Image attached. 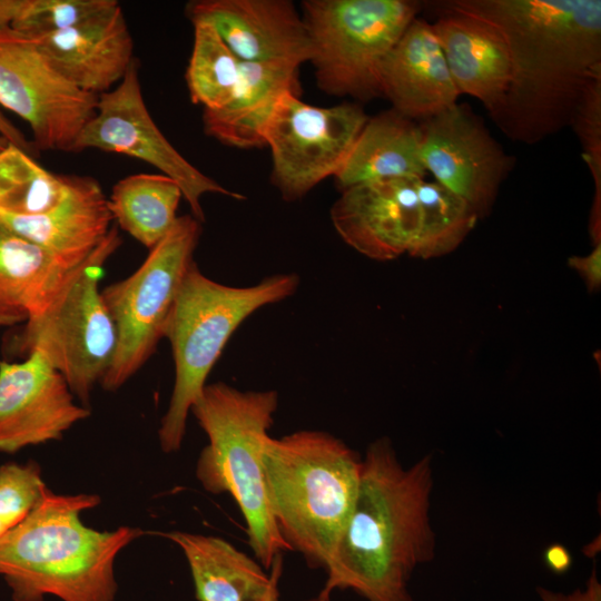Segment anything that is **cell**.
<instances>
[{
	"label": "cell",
	"mask_w": 601,
	"mask_h": 601,
	"mask_svg": "<svg viewBox=\"0 0 601 601\" xmlns=\"http://www.w3.org/2000/svg\"><path fill=\"white\" fill-rule=\"evenodd\" d=\"M444 7L497 24L512 75L489 112L511 140L533 145L572 122L589 87L601 79L600 0H450Z\"/></svg>",
	"instance_id": "cell-1"
},
{
	"label": "cell",
	"mask_w": 601,
	"mask_h": 601,
	"mask_svg": "<svg viewBox=\"0 0 601 601\" xmlns=\"http://www.w3.org/2000/svg\"><path fill=\"white\" fill-rule=\"evenodd\" d=\"M432 489L430 454L405 467L388 437L372 442L351 516L325 570V588L353 590L367 601H412L414 570L435 555Z\"/></svg>",
	"instance_id": "cell-2"
},
{
	"label": "cell",
	"mask_w": 601,
	"mask_h": 601,
	"mask_svg": "<svg viewBox=\"0 0 601 601\" xmlns=\"http://www.w3.org/2000/svg\"><path fill=\"white\" fill-rule=\"evenodd\" d=\"M96 494H56L0 538V578L13 601H115L117 555L142 534L138 528L98 531L80 514L96 508Z\"/></svg>",
	"instance_id": "cell-3"
},
{
	"label": "cell",
	"mask_w": 601,
	"mask_h": 601,
	"mask_svg": "<svg viewBox=\"0 0 601 601\" xmlns=\"http://www.w3.org/2000/svg\"><path fill=\"white\" fill-rule=\"evenodd\" d=\"M263 467L282 538L311 568L326 570L356 500L362 457L328 432L303 430L269 436Z\"/></svg>",
	"instance_id": "cell-4"
},
{
	"label": "cell",
	"mask_w": 601,
	"mask_h": 601,
	"mask_svg": "<svg viewBox=\"0 0 601 601\" xmlns=\"http://www.w3.org/2000/svg\"><path fill=\"white\" fill-rule=\"evenodd\" d=\"M278 406V393L240 391L224 382L206 384L190 412L208 437L196 476L210 493H229L246 523L248 544L265 569L292 551L268 501L263 452Z\"/></svg>",
	"instance_id": "cell-5"
},
{
	"label": "cell",
	"mask_w": 601,
	"mask_h": 601,
	"mask_svg": "<svg viewBox=\"0 0 601 601\" xmlns=\"http://www.w3.org/2000/svg\"><path fill=\"white\" fill-rule=\"evenodd\" d=\"M298 286L295 273L274 274L248 287L228 286L205 276L195 260L190 264L164 331L175 364L170 402L158 430L165 453L180 449L188 414L234 332L254 312L286 299Z\"/></svg>",
	"instance_id": "cell-6"
},
{
	"label": "cell",
	"mask_w": 601,
	"mask_h": 601,
	"mask_svg": "<svg viewBox=\"0 0 601 601\" xmlns=\"http://www.w3.org/2000/svg\"><path fill=\"white\" fill-rule=\"evenodd\" d=\"M116 226L77 266L48 305L24 322L10 347L18 355L40 353L65 377L75 397L87 404L116 351V328L99 289L104 266L119 248Z\"/></svg>",
	"instance_id": "cell-7"
},
{
	"label": "cell",
	"mask_w": 601,
	"mask_h": 601,
	"mask_svg": "<svg viewBox=\"0 0 601 601\" xmlns=\"http://www.w3.org/2000/svg\"><path fill=\"white\" fill-rule=\"evenodd\" d=\"M422 4L410 0H305L317 87L368 101L382 93L384 62Z\"/></svg>",
	"instance_id": "cell-8"
},
{
	"label": "cell",
	"mask_w": 601,
	"mask_h": 601,
	"mask_svg": "<svg viewBox=\"0 0 601 601\" xmlns=\"http://www.w3.org/2000/svg\"><path fill=\"white\" fill-rule=\"evenodd\" d=\"M200 224L191 215L178 217L134 274L101 290L117 337L112 361L100 382L104 390H118L155 353L184 276L194 262Z\"/></svg>",
	"instance_id": "cell-9"
},
{
	"label": "cell",
	"mask_w": 601,
	"mask_h": 601,
	"mask_svg": "<svg viewBox=\"0 0 601 601\" xmlns=\"http://www.w3.org/2000/svg\"><path fill=\"white\" fill-rule=\"evenodd\" d=\"M368 120L358 104L316 107L287 92L264 132L272 152L270 181L285 201H296L335 176Z\"/></svg>",
	"instance_id": "cell-10"
},
{
	"label": "cell",
	"mask_w": 601,
	"mask_h": 601,
	"mask_svg": "<svg viewBox=\"0 0 601 601\" xmlns=\"http://www.w3.org/2000/svg\"><path fill=\"white\" fill-rule=\"evenodd\" d=\"M97 101L52 67L33 37L0 28V105L29 125L36 150L75 152Z\"/></svg>",
	"instance_id": "cell-11"
},
{
	"label": "cell",
	"mask_w": 601,
	"mask_h": 601,
	"mask_svg": "<svg viewBox=\"0 0 601 601\" xmlns=\"http://www.w3.org/2000/svg\"><path fill=\"white\" fill-rule=\"evenodd\" d=\"M88 148L140 159L173 178L200 223L205 220L204 195L245 199L198 170L162 135L146 107L136 59L115 88L98 96L95 115L81 130L75 152Z\"/></svg>",
	"instance_id": "cell-12"
},
{
	"label": "cell",
	"mask_w": 601,
	"mask_h": 601,
	"mask_svg": "<svg viewBox=\"0 0 601 601\" xmlns=\"http://www.w3.org/2000/svg\"><path fill=\"white\" fill-rule=\"evenodd\" d=\"M421 157L435 181L486 216L514 166L482 119L467 106L452 107L418 124Z\"/></svg>",
	"instance_id": "cell-13"
},
{
	"label": "cell",
	"mask_w": 601,
	"mask_h": 601,
	"mask_svg": "<svg viewBox=\"0 0 601 601\" xmlns=\"http://www.w3.org/2000/svg\"><path fill=\"white\" fill-rule=\"evenodd\" d=\"M90 411L75 402L65 377L38 352L0 362V452L60 440Z\"/></svg>",
	"instance_id": "cell-14"
},
{
	"label": "cell",
	"mask_w": 601,
	"mask_h": 601,
	"mask_svg": "<svg viewBox=\"0 0 601 601\" xmlns=\"http://www.w3.org/2000/svg\"><path fill=\"white\" fill-rule=\"evenodd\" d=\"M418 179L375 180L342 190L331 208L339 237L375 260L408 254L420 227Z\"/></svg>",
	"instance_id": "cell-15"
},
{
	"label": "cell",
	"mask_w": 601,
	"mask_h": 601,
	"mask_svg": "<svg viewBox=\"0 0 601 601\" xmlns=\"http://www.w3.org/2000/svg\"><path fill=\"white\" fill-rule=\"evenodd\" d=\"M191 23L214 27L242 62L283 61L300 66L309 60L305 23L288 0H197L186 6Z\"/></svg>",
	"instance_id": "cell-16"
},
{
	"label": "cell",
	"mask_w": 601,
	"mask_h": 601,
	"mask_svg": "<svg viewBox=\"0 0 601 601\" xmlns=\"http://www.w3.org/2000/svg\"><path fill=\"white\" fill-rule=\"evenodd\" d=\"M31 37L66 80L97 96L119 83L135 60L119 3L71 28Z\"/></svg>",
	"instance_id": "cell-17"
},
{
	"label": "cell",
	"mask_w": 601,
	"mask_h": 601,
	"mask_svg": "<svg viewBox=\"0 0 601 601\" xmlns=\"http://www.w3.org/2000/svg\"><path fill=\"white\" fill-rule=\"evenodd\" d=\"M439 11L432 23L460 95L480 100L487 112L503 99L512 75L509 41L492 21L467 12L431 4Z\"/></svg>",
	"instance_id": "cell-18"
},
{
	"label": "cell",
	"mask_w": 601,
	"mask_h": 601,
	"mask_svg": "<svg viewBox=\"0 0 601 601\" xmlns=\"http://www.w3.org/2000/svg\"><path fill=\"white\" fill-rule=\"evenodd\" d=\"M382 93L410 119H426L457 104L460 92L432 23L415 18L387 56Z\"/></svg>",
	"instance_id": "cell-19"
},
{
	"label": "cell",
	"mask_w": 601,
	"mask_h": 601,
	"mask_svg": "<svg viewBox=\"0 0 601 601\" xmlns=\"http://www.w3.org/2000/svg\"><path fill=\"white\" fill-rule=\"evenodd\" d=\"M112 220L97 180L69 175L63 199L51 210L36 216L0 211V221L26 239L41 246L71 267L80 265L101 243Z\"/></svg>",
	"instance_id": "cell-20"
},
{
	"label": "cell",
	"mask_w": 601,
	"mask_h": 601,
	"mask_svg": "<svg viewBox=\"0 0 601 601\" xmlns=\"http://www.w3.org/2000/svg\"><path fill=\"white\" fill-rule=\"evenodd\" d=\"M298 65L283 61L242 62L239 81L220 109L204 110L207 136L235 148H262L266 126L280 98L302 96Z\"/></svg>",
	"instance_id": "cell-21"
},
{
	"label": "cell",
	"mask_w": 601,
	"mask_h": 601,
	"mask_svg": "<svg viewBox=\"0 0 601 601\" xmlns=\"http://www.w3.org/2000/svg\"><path fill=\"white\" fill-rule=\"evenodd\" d=\"M164 536L183 551L198 601H278L282 559L267 574L258 562L221 538L180 531Z\"/></svg>",
	"instance_id": "cell-22"
},
{
	"label": "cell",
	"mask_w": 601,
	"mask_h": 601,
	"mask_svg": "<svg viewBox=\"0 0 601 601\" xmlns=\"http://www.w3.org/2000/svg\"><path fill=\"white\" fill-rule=\"evenodd\" d=\"M426 174L418 125L392 108L368 118L334 178L342 191L375 180L424 179Z\"/></svg>",
	"instance_id": "cell-23"
},
{
	"label": "cell",
	"mask_w": 601,
	"mask_h": 601,
	"mask_svg": "<svg viewBox=\"0 0 601 601\" xmlns=\"http://www.w3.org/2000/svg\"><path fill=\"white\" fill-rule=\"evenodd\" d=\"M75 268L0 221V326L41 312Z\"/></svg>",
	"instance_id": "cell-24"
},
{
	"label": "cell",
	"mask_w": 601,
	"mask_h": 601,
	"mask_svg": "<svg viewBox=\"0 0 601 601\" xmlns=\"http://www.w3.org/2000/svg\"><path fill=\"white\" fill-rule=\"evenodd\" d=\"M181 197V189L173 178L162 174H135L114 185L108 206L120 228L151 249L175 225Z\"/></svg>",
	"instance_id": "cell-25"
},
{
	"label": "cell",
	"mask_w": 601,
	"mask_h": 601,
	"mask_svg": "<svg viewBox=\"0 0 601 601\" xmlns=\"http://www.w3.org/2000/svg\"><path fill=\"white\" fill-rule=\"evenodd\" d=\"M420 227L410 256L430 259L455 250L480 219L461 197L437 181L417 180Z\"/></svg>",
	"instance_id": "cell-26"
},
{
	"label": "cell",
	"mask_w": 601,
	"mask_h": 601,
	"mask_svg": "<svg viewBox=\"0 0 601 601\" xmlns=\"http://www.w3.org/2000/svg\"><path fill=\"white\" fill-rule=\"evenodd\" d=\"M69 175L46 170L29 154L7 145L0 151V211L36 216L55 208L67 194Z\"/></svg>",
	"instance_id": "cell-27"
},
{
	"label": "cell",
	"mask_w": 601,
	"mask_h": 601,
	"mask_svg": "<svg viewBox=\"0 0 601 601\" xmlns=\"http://www.w3.org/2000/svg\"><path fill=\"white\" fill-rule=\"evenodd\" d=\"M193 26L194 45L185 75L189 96L204 110H217L230 100L240 78L242 61L211 24L197 21Z\"/></svg>",
	"instance_id": "cell-28"
},
{
	"label": "cell",
	"mask_w": 601,
	"mask_h": 601,
	"mask_svg": "<svg viewBox=\"0 0 601 601\" xmlns=\"http://www.w3.org/2000/svg\"><path fill=\"white\" fill-rule=\"evenodd\" d=\"M570 126L578 135L594 181L589 229L595 245L601 243V79L589 87Z\"/></svg>",
	"instance_id": "cell-29"
},
{
	"label": "cell",
	"mask_w": 601,
	"mask_h": 601,
	"mask_svg": "<svg viewBox=\"0 0 601 601\" xmlns=\"http://www.w3.org/2000/svg\"><path fill=\"white\" fill-rule=\"evenodd\" d=\"M115 0H26L11 27L31 36L61 31L114 7Z\"/></svg>",
	"instance_id": "cell-30"
},
{
	"label": "cell",
	"mask_w": 601,
	"mask_h": 601,
	"mask_svg": "<svg viewBox=\"0 0 601 601\" xmlns=\"http://www.w3.org/2000/svg\"><path fill=\"white\" fill-rule=\"evenodd\" d=\"M47 489L37 463L0 465V520L13 528L37 506Z\"/></svg>",
	"instance_id": "cell-31"
},
{
	"label": "cell",
	"mask_w": 601,
	"mask_h": 601,
	"mask_svg": "<svg viewBox=\"0 0 601 601\" xmlns=\"http://www.w3.org/2000/svg\"><path fill=\"white\" fill-rule=\"evenodd\" d=\"M568 264L584 280L589 292H597L601 285V243L585 256H572Z\"/></svg>",
	"instance_id": "cell-32"
},
{
	"label": "cell",
	"mask_w": 601,
	"mask_h": 601,
	"mask_svg": "<svg viewBox=\"0 0 601 601\" xmlns=\"http://www.w3.org/2000/svg\"><path fill=\"white\" fill-rule=\"evenodd\" d=\"M536 591L542 601H601V584L595 569L592 570L584 590L577 589L570 594H564L539 587Z\"/></svg>",
	"instance_id": "cell-33"
},
{
	"label": "cell",
	"mask_w": 601,
	"mask_h": 601,
	"mask_svg": "<svg viewBox=\"0 0 601 601\" xmlns=\"http://www.w3.org/2000/svg\"><path fill=\"white\" fill-rule=\"evenodd\" d=\"M0 137L9 145H12L22 151L33 155L36 151L32 142H30L23 132L18 129L0 110Z\"/></svg>",
	"instance_id": "cell-34"
},
{
	"label": "cell",
	"mask_w": 601,
	"mask_h": 601,
	"mask_svg": "<svg viewBox=\"0 0 601 601\" xmlns=\"http://www.w3.org/2000/svg\"><path fill=\"white\" fill-rule=\"evenodd\" d=\"M544 562L552 572L562 574L571 568L572 556L564 545L553 543L544 551Z\"/></svg>",
	"instance_id": "cell-35"
},
{
	"label": "cell",
	"mask_w": 601,
	"mask_h": 601,
	"mask_svg": "<svg viewBox=\"0 0 601 601\" xmlns=\"http://www.w3.org/2000/svg\"><path fill=\"white\" fill-rule=\"evenodd\" d=\"M24 3L26 0H0V28L11 27Z\"/></svg>",
	"instance_id": "cell-36"
},
{
	"label": "cell",
	"mask_w": 601,
	"mask_h": 601,
	"mask_svg": "<svg viewBox=\"0 0 601 601\" xmlns=\"http://www.w3.org/2000/svg\"><path fill=\"white\" fill-rule=\"evenodd\" d=\"M332 591L326 589L325 587L323 590L314 598L307 600V601H329Z\"/></svg>",
	"instance_id": "cell-37"
},
{
	"label": "cell",
	"mask_w": 601,
	"mask_h": 601,
	"mask_svg": "<svg viewBox=\"0 0 601 601\" xmlns=\"http://www.w3.org/2000/svg\"><path fill=\"white\" fill-rule=\"evenodd\" d=\"M10 529L0 520V538Z\"/></svg>",
	"instance_id": "cell-38"
},
{
	"label": "cell",
	"mask_w": 601,
	"mask_h": 601,
	"mask_svg": "<svg viewBox=\"0 0 601 601\" xmlns=\"http://www.w3.org/2000/svg\"><path fill=\"white\" fill-rule=\"evenodd\" d=\"M8 145V142L0 137V151L3 150V148Z\"/></svg>",
	"instance_id": "cell-39"
}]
</instances>
